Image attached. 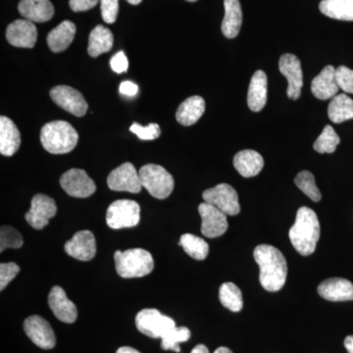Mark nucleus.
I'll return each mask as SVG.
<instances>
[{
	"label": "nucleus",
	"instance_id": "393cba45",
	"mask_svg": "<svg viewBox=\"0 0 353 353\" xmlns=\"http://www.w3.org/2000/svg\"><path fill=\"white\" fill-rule=\"evenodd\" d=\"M76 30V25L71 21H63L61 24L58 25L48 34L46 39L50 50L54 53L66 50L75 39Z\"/></svg>",
	"mask_w": 353,
	"mask_h": 353
},
{
	"label": "nucleus",
	"instance_id": "a878e982",
	"mask_svg": "<svg viewBox=\"0 0 353 353\" xmlns=\"http://www.w3.org/2000/svg\"><path fill=\"white\" fill-rule=\"evenodd\" d=\"M225 16L221 30L228 39H234L243 24V11L240 0H224Z\"/></svg>",
	"mask_w": 353,
	"mask_h": 353
},
{
	"label": "nucleus",
	"instance_id": "7c9ffc66",
	"mask_svg": "<svg viewBox=\"0 0 353 353\" xmlns=\"http://www.w3.org/2000/svg\"><path fill=\"white\" fill-rule=\"evenodd\" d=\"M219 299L222 305L232 312H240L243 309V294L234 283H224L220 287Z\"/></svg>",
	"mask_w": 353,
	"mask_h": 353
},
{
	"label": "nucleus",
	"instance_id": "2eb2a0df",
	"mask_svg": "<svg viewBox=\"0 0 353 353\" xmlns=\"http://www.w3.org/2000/svg\"><path fill=\"white\" fill-rule=\"evenodd\" d=\"M24 330L28 338L43 350H51L57 345V338L50 323L41 316L32 315L27 318Z\"/></svg>",
	"mask_w": 353,
	"mask_h": 353
},
{
	"label": "nucleus",
	"instance_id": "c85d7f7f",
	"mask_svg": "<svg viewBox=\"0 0 353 353\" xmlns=\"http://www.w3.org/2000/svg\"><path fill=\"white\" fill-rule=\"evenodd\" d=\"M328 115L334 124L353 119V99L345 94H336L330 102Z\"/></svg>",
	"mask_w": 353,
	"mask_h": 353
},
{
	"label": "nucleus",
	"instance_id": "473e14b6",
	"mask_svg": "<svg viewBox=\"0 0 353 353\" xmlns=\"http://www.w3.org/2000/svg\"><path fill=\"white\" fill-rule=\"evenodd\" d=\"M190 338V331L187 327H175L161 339V348L163 350H173L180 352V343L188 341Z\"/></svg>",
	"mask_w": 353,
	"mask_h": 353
},
{
	"label": "nucleus",
	"instance_id": "20e7f679",
	"mask_svg": "<svg viewBox=\"0 0 353 353\" xmlns=\"http://www.w3.org/2000/svg\"><path fill=\"white\" fill-rule=\"evenodd\" d=\"M114 260L118 275L125 279L145 277L154 269L152 255L143 248L117 250L114 253Z\"/></svg>",
	"mask_w": 353,
	"mask_h": 353
},
{
	"label": "nucleus",
	"instance_id": "f3484780",
	"mask_svg": "<svg viewBox=\"0 0 353 353\" xmlns=\"http://www.w3.org/2000/svg\"><path fill=\"white\" fill-rule=\"evenodd\" d=\"M65 252L73 259L81 261H90L97 254V241L94 234L88 230L74 234L71 240L65 243Z\"/></svg>",
	"mask_w": 353,
	"mask_h": 353
},
{
	"label": "nucleus",
	"instance_id": "6e6552de",
	"mask_svg": "<svg viewBox=\"0 0 353 353\" xmlns=\"http://www.w3.org/2000/svg\"><path fill=\"white\" fill-rule=\"evenodd\" d=\"M204 201L219 209L226 215H238L241 211L236 190L228 183H220L212 189L204 190Z\"/></svg>",
	"mask_w": 353,
	"mask_h": 353
},
{
	"label": "nucleus",
	"instance_id": "4c0bfd02",
	"mask_svg": "<svg viewBox=\"0 0 353 353\" xmlns=\"http://www.w3.org/2000/svg\"><path fill=\"white\" fill-rule=\"evenodd\" d=\"M336 81L339 88L347 94H353V70L345 66L336 69Z\"/></svg>",
	"mask_w": 353,
	"mask_h": 353
},
{
	"label": "nucleus",
	"instance_id": "7ed1b4c3",
	"mask_svg": "<svg viewBox=\"0 0 353 353\" xmlns=\"http://www.w3.org/2000/svg\"><path fill=\"white\" fill-rule=\"evenodd\" d=\"M79 134L66 121H52L44 125L41 132V143L51 154H65L76 148Z\"/></svg>",
	"mask_w": 353,
	"mask_h": 353
},
{
	"label": "nucleus",
	"instance_id": "8fccbe9b",
	"mask_svg": "<svg viewBox=\"0 0 353 353\" xmlns=\"http://www.w3.org/2000/svg\"><path fill=\"white\" fill-rule=\"evenodd\" d=\"M187 1L194 2V1H196V0H187Z\"/></svg>",
	"mask_w": 353,
	"mask_h": 353
},
{
	"label": "nucleus",
	"instance_id": "4468645a",
	"mask_svg": "<svg viewBox=\"0 0 353 353\" xmlns=\"http://www.w3.org/2000/svg\"><path fill=\"white\" fill-rule=\"evenodd\" d=\"M57 206L54 199L46 194L32 197L31 208L26 214V220L34 229L41 230L48 226L51 218L57 215Z\"/></svg>",
	"mask_w": 353,
	"mask_h": 353
},
{
	"label": "nucleus",
	"instance_id": "9d476101",
	"mask_svg": "<svg viewBox=\"0 0 353 353\" xmlns=\"http://www.w3.org/2000/svg\"><path fill=\"white\" fill-rule=\"evenodd\" d=\"M109 189L115 192H128L139 194L143 189L139 172L134 165L127 162L114 169L108 178Z\"/></svg>",
	"mask_w": 353,
	"mask_h": 353
},
{
	"label": "nucleus",
	"instance_id": "c03bdc74",
	"mask_svg": "<svg viewBox=\"0 0 353 353\" xmlns=\"http://www.w3.org/2000/svg\"><path fill=\"white\" fill-rule=\"evenodd\" d=\"M345 347L348 353H353V336H348L345 338Z\"/></svg>",
	"mask_w": 353,
	"mask_h": 353
},
{
	"label": "nucleus",
	"instance_id": "c756f323",
	"mask_svg": "<svg viewBox=\"0 0 353 353\" xmlns=\"http://www.w3.org/2000/svg\"><path fill=\"white\" fill-rule=\"evenodd\" d=\"M319 9L327 17L353 21V0H322Z\"/></svg>",
	"mask_w": 353,
	"mask_h": 353
},
{
	"label": "nucleus",
	"instance_id": "bb28decb",
	"mask_svg": "<svg viewBox=\"0 0 353 353\" xmlns=\"http://www.w3.org/2000/svg\"><path fill=\"white\" fill-rule=\"evenodd\" d=\"M204 111L205 101L199 95H194L180 104L176 112V119L183 126H192L201 119Z\"/></svg>",
	"mask_w": 353,
	"mask_h": 353
},
{
	"label": "nucleus",
	"instance_id": "a211bd4d",
	"mask_svg": "<svg viewBox=\"0 0 353 353\" xmlns=\"http://www.w3.org/2000/svg\"><path fill=\"white\" fill-rule=\"evenodd\" d=\"M48 304L53 314L60 321L67 324L76 321L78 316L76 305L70 301L65 290L59 285H55L51 289L48 296Z\"/></svg>",
	"mask_w": 353,
	"mask_h": 353
},
{
	"label": "nucleus",
	"instance_id": "37998d69",
	"mask_svg": "<svg viewBox=\"0 0 353 353\" xmlns=\"http://www.w3.org/2000/svg\"><path fill=\"white\" fill-rule=\"evenodd\" d=\"M139 92V87L136 83L125 81L120 85V92L127 97H134Z\"/></svg>",
	"mask_w": 353,
	"mask_h": 353
},
{
	"label": "nucleus",
	"instance_id": "6ab92c4d",
	"mask_svg": "<svg viewBox=\"0 0 353 353\" xmlns=\"http://www.w3.org/2000/svg\"><path fill=\"white\" fill-rule=\"evenodd\" d=\"M318 294L330 301H353V284L347 279H328L319 285Z\"/></svg>",
	"mask_w": 353,
	"mask_h": 353
},
{
	"label": "nucleus",
	"instance_id": "423d86ee",
	"mask_svg": "<svg viewBox=\"0 0 353 353\" xmlns=\"http://www.w3.org/2000/svg\"><path fill=\"white\" fill-rule=\"evenodd\" d=\"M136 326L141 334L152 339H162L167 333L175 328L172 318L161 314L154 308L143 309L136 316Z\"/></svg>",
	"mask_w": 353,
	"mask_h": 353
},
{
	"label": "nucleus",
	"instance_id": "0eeeda50",
	"mask_svg": "<svg viewBox=\"0 0 353 353\" xmlns=\"http://www.w3.org/2000/svg\"><path fill=\"white\" fill-rule=\"evenodd\" d=\"M141 208L138 202L130 199H120L109 205L106 212V223L111 229L132 228L139 225Z\"/></svg>",
	"mask_w": 353,
	"mask_h": 353
},
{
	"label": "nucleus",
	"instance_id": "b1692460",
	"mask_svg": "<svg viewBox=\"0 0 353 353\" xmlns=\"http://www.w3.org/2000/svg\"><path fill=\"white\" fill-rule=\"evenodd\" d=\"M234 166L241 176L252 178L259 175L264 167V159L259 152L245 150L236 153L234 157Z\"/></svg>",
	"mask_w": 353,
	"mask_h": 353
},
{
	"label": "nucleus",
	"instance_id": "c9c22d12",
	"mask_svg": "<svg viewBox=\"0 0 353 353\" xmlns=\"http://www.w3.org/2000/svg\"><path fill=\"white\" fill-rule=\"evenodd\" d=\"M22 245V236L15 228L1 227V230H0V252H3L7 248H20Z\"/></svg>",
	"mask_w": 353,
	"mask_h": 353
},
{
	"label": "nucleus",
	"instance_id": "412c9836",
	"mask_svg": "<svg viewBox=\"0 0 353 353\" xmlns=\"http://www.w3.org/2000/svg\"><path fill=\"white\" fill-rule=\"evenodd\" d=\"M18 10L32 23L48 22L54 15V7L50 0H21Z\"/></svg>",
	"mask_w": 353,
	"mask_h": 353
},
{
	"label": "nucleus",
	"instance_id": "ddd939ff",
	"mask_svg": "<svg viewBox=\"0 0 353 353\" xmlns=\"http://www.w3.org/2000/svg\"><path fill=\"white\" fill-rule=\"evenodd\" d=\"M199 212L202 220L201 233L204 236L214 239L226 233L228 221L224 212L205 201L199 204Z\"/></svg>",
	"mask_w": 353,
	"mask_h": 353
},
{
	"label": "nucleus",
	"instance_id": "72a5a7b5",
	"mask_svg": "<svg viewBox=\"0 0 353 353\" xmlns=\"http://www.w3.org/2000/svg\"><path fill=\"white\" fill-rule=\"evenodd\" d=\"M340 137L336 134L333 127L327 125L323 130L319 138L316 139L313 148L316 152L319 153H334L336 152V146L340 143Z\"/></svg>",
	"mask_w": 353,
	"mask_h": 353
},
{
	"label": "nucleus",
	"instance_id": "dca6fc26",
	"mask_svg": "<svg viewBox=\"0 0 353 353\" xmlns=\"http://www.w3.org/2000/svg\"><path fill=\"white\" fill-rule=\"evenodd\" d=\"M6 39L16 48H32L38 39V30L31 21L16 20L7 27Z\"/></svg>",
	"mask_w": 353,
	"mask_h": 353
},
{
	"label": "nucleus",
	"instance_id": "2f4dec72",
	"mask_svg": "<svg viewBox=\"0 0 353 353\" xmlns=\"http://www.w3.org/2000/svg\"><path fill=\"white\" fill-rule=\"evenodd\" d=\"M179 245L182 246L185 253H188L192 259L204 260L208 256V243L203 239L194 236V234H183Z\"/></svg>",
	"mask_w": 353,
	"mask_h": 353
},
{
	"label": "nucleus",
	"instance_id": "a19ab883",
	"mask_svg": "<svg viewBox=\"0 0 353 353\" xmlns=\"http://www.w3.org/2000/svg\"><path fill=\"white\" fill-rule=\"evenodd\" d=\"M110 66L113 71L117 74H122L127 72L128 67H129V61L128 58L123 51H120L117 54L114 55L111 58Z\"/></svg>",
	"mask_w": 353,
	"mask_h": 353
},
{
	"label": "nucleus",
	"instance_id": "a18cd8bd",
	"mask_svg": "<svg viewBox=\"0 0 353 353\" xmlns=\"http://www.w3.org/2000/svg\"><path fill=\"white\" fill-rule=\"evenodd\" d=\"M190 353H209V350L204 345H197Z\"/></svg>",
	"mask_w": 353,
	"mask_h": 353
},
{
	"label": "nucleus",
	"instance_id": "f704fd0d",
	"mask_svg": "<svg viewBox=\"0 0 353 353\" xmlns=\"http://www.w3.org/2000/svg\"><path fill=\"white\" fill-rule=\"evenodd\" d=\"M294 183L299 190L314 202L321 201L322 194L315 183V178L310 172L301 171L294 179Z\"/></svg>",
	"mask_w": 353,
	"mask_h": 353
},
{
	"label": "nucleus",
	"instance_id": "58836bf2",
	"mask_svg": "<svg viewBox=\"0 0 353 353\" xmlns=\"http://www.w3.org/2000/svg\"><path fill=\"white\" fill-rule=\"evenodd\" d=\"M102 19L108 24H113L119 12V0H101Z\"/></svg>",
	"mask_w": 353,
	"mask_h": 353
},
{
	"label": "nucleus",
	"instance_id": "1a4fd4ad",
	"mask_svg": "<svg viewBox=\"0 0 353 353\" xmlns=\"http://www.w3.org/2000/svg\"><path fill=\"white\" fill-rule=\"evenodd\" d=\"M50 97L59 108L77 116L83 117L87 113L88 105L85 97L79 90L69 85H57L50 90Z\"/></svg>",
	"mask_w": 353,
	"mask_h": 353
},
{
	"label": "nucleus",
	"instance_id": "f257e3e1",
	"mask_svg": "<svg viewBox=\"0 0 353 353\" xmlns=\"http://www.w3.org/2000/svg\"><path fill=\"white\" fill-rule=\"evenodd\" d=\"M255 261L260 269V284L268 292H278L284 287L288 276L287 261L275 246L260 245L255 248Z\"/></svg>",
	"mask_w": 353,
	"mask_h": 353
},
{
	"label": "nucleus",
	"instance_id": "5701e85b",
	"mask_svg": "<svg viewBox=\"0 0 353 353\" xmlns=\"http://www.w3.org/2000/svg\"><path fill=\"white\" fill-rule=\"evenodd\" d=\"M267 75L261 70L253 74L248 92V105L253 112H259L267 102Z\"/></svg>",
	"mask_w": 353,
	"mask_h": 353
},
{
	"label": "nucleus",
	"instance_id": "79ce46f5",
	"mask_svg": "<svg viewBox=\"0 0 353 353\" xmlns=\"http://www.w3.org/2000/svg\"><path fill=\"white\" fill-rule=\"evenodd\" d=\"M99 0H69L70 8L74 12H83L94 8Z\"/></svg>",
	"mask_w": 353,
	"mask_h": 353
},
{
	"label": "nucleus",
	"instance_id": "de8ad7c7",
	"mask_svg": "<svg viewBox=\"0 0 353 353\" xmlns=\"http://www.w3.org/2000/svg\"><path fill=\"white\" fill-rule=\"evenodd\" d=\"M214 353H233L230 348L221 347H218L217 350H215Z\"/></svg>",
	"mask_w": 353,
	"mask_h": 353
},
{
	"label": "nucleus",
	"instance_id": "4be33fe9",
	"mask_svg": "<svg viewBox=\"0 0 353 353\" xmlns=\"http://www.w3.org/2000/svg\"><path fill=\"white\" fill-rule=\"evenodd\" d=\"M21 134L12 120L6 116L0 117V153L4 157H12L19 150Z\"/></svg>",
	"mask_w": 353,
	"mask_h": 353
},
{
	"label": "nucleus",
	"instance_id": "aec40b11",
	"mask_svg": "<svg viewBox=\"0 0 353 353\" xmlns=\"http://www.w3.org/2000/svg\"><path fill=\"white\" fill-rule=\"evenodd\" d=\"M339 90L340 88L336 81V69L332 65L325 67L311 83V92L320 101L333 99L338 94Z\"/></svg>",
	"mask_w": 353,
	"mask_h": 353
},
{
	"label": "nucleus",
	"instance_id": "9b49d317",
	"mask_svg": "<svg viewBox=\"0 0 353 353\" xmlns=\"http://www.w3.org/2000/svg\"><path fill=\"white\" fill-rule=\"evenodd\" d=\"M279 69L289 83L287 90L288 97L292 101H296L301 97V88L303 87L301 60L292 53H285L279 60Z\"/></svg>",
	"mask_w": 353,
	"mask_h": 353
},
{
	"label": "nucleus",
	"instance_id": "49530a36",
	"mask_svg": "<svg viewBox=\"0 0 353 353\" xmlns=\"http://www.w3.org/2000/svg\"><path fill=\"white\" fill-rule=\"evenodd\" d=\"M116 353H141L139 350H134V348L130 347H122L117 350Z\"/></svg>",
	"mask_w": 353,
	"mask_h": 353
},
{
	"label": "nucleus",
	"instance_id": "cd10ccee",
	"mask_svg": "<svg viewBox=\"0 0 353 353\" xmlns=\"http://www.w3.org/2000/svg\"><path fill=\"white\" fill-rule=\"evenodd\" d=\"M114 37L112 32L104 26L99 25L90 32L88 38V52L90 57H99L102 53L112 50Z\"/></svg>",
	"mask_w": 353,
	"mask_h": 353
},
{
	"label": "nucleus",
	"instance_id": "f8f14e48",
	"mask_svg": "<svg viewBox=\"0 0 353 353\" xmlns=\"http://www.w3.org/2000/svg\"><path fill=\"white\" fill-rule=\"evenodd\" d=\"M60 185L70 196L78 199L92 196L97 190V185L92 179L81 169H71L65 172L60 178Z\"/></svg>",
	"mask_w": 353,
	"mask_h": 353
},
{
	"label": "nucleus",
	"instance_id": "39448f33",
	"mask_svg": "<svg viewBox=\"0 0 353 353\" xmlns=\"http://www.w3.org/2000/svg\"><path fill=\"white\" fill-rule=\"evenodd\" d=\"M139 175L143 188L155 199H167L173 192V176L160 165H145L139 169Z\"/></svg>",
	"mask_w": 353,
	"mask_h": 353
},
{
	"label": "nucleus",
	"instance_id": "e433bc0d",
	"mask_svg": "<svg viewBox=\"0 0 353 353\" xmlns=\"http://www.w3.org/2000/svg\"><path fill=\"white\" fill-rule=\"evenodd\" d=\"M130 131L134 132V134L138 136V138L143 139V141H153L159 138L161 134V129L159 125L152 123L148 127H143L138 123H132L130 127Z\"/></svg>",
	"mask_w": 353,
	"mask_h": 353
},
{
	"label": "nucleus",
	"instance_id": "09e8293b",
	"mask_svg": "<svg viewBox=\"0 0 353 353\" xmlns=\"http://www.w3.org/2000/svg\"><path fill=\"white\" fill-rule=\"evenodd\" d=\"M127 1L132 4V6H138L143 0H127Z\"/></svg>",
	"mask_w": 353,
	"mask_h": 353
},
{
	"label": "nucleus",
	"instance_id": "f03ea898",
	"mask_svg": "<svg viewBox=\"0 0 353 353\" xmlns=\"http://www.w3.org/2000/svg\"><path fill=\"white\" fill-rule=\"evenodd\" d=\"M292 245L299 254L308 256L315 252L320 239V223L312 209L301 208L297 211L296 222L289 233Z\"/></svg>",
	"mask_w": 353,
	"mask_h": 353
},
{
	"label": "nucleus",
	"instance_id": "ea45409f",
	"mask_svg": "<svg viewBox=\"0 0 353 353\" xmlns=\"http://www.w3.org/2000/svg\"><path fill=\"white\" fill-rule=\"evenodd\" d=\"M20 272V267L14 262L1 263L0 265V290L6 289L9 283L13 280Z\"/></svg>",
	"mask_w": 353,
	"mask_h": 353
}]
</instances>
